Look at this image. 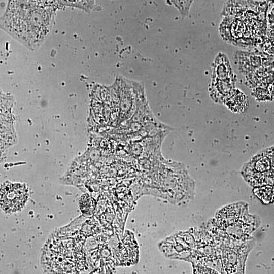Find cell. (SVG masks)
Returning a JSON list of instances; mask_svg holds the SVG:
<instances>
[{
  "label": "cell",
  "instance_id": "277c9868",
  "mask_svg": "<svg viewBox=\"0 0 274 274\" xmlns=\"http://www.w3.org/2000/svg\"><path fill=\"white\" fill-rule=\"evenodd\" d=\"M28 197V190L21 184L7 183L1 189V207L6 213L20 210Z\"/></svg>",
  "mask_w": 274,
  "mask_h": 274
},
{
  "label": "cell",
  "instance_id": "5b68a950",
  "mask_svg": "<svg viewBox=\"0 0 274 274\" xmlns=\"http://www.w3.org/2000/svg\"><path fill=\"white\" fill-rule=\"evenodd\" d=\"M226 105L234 112H242L247 106V99L244 94L238 90H234L226 98Z\"/></svg>",
  "mask_w": 274,
  "mask_h": 274
},
{
  "label": "cell",
  "instance_id": "7a4b0ae2",
  "mask_svg": "<svg viewBox=\"0 0 274 274\" xmlns=\"http://www.w3.org/2000/svg\"><path fill=\"white\" fill-rule=\"evenodd\" d=\"M241 173L253 187L274 185V146L253 157L244 165Z\"/></svg>",
  "mask_w": 274,
  "mask_h": 274
},
{
  "label": "cell",
  "instance_id": "52a82bcc",
  "mask_svg": "<svg viewBox=\"0 0 274 274\" xmlns=\"http://www.w3.org/2000/svg\"><path fill=\"white\" fill-rule=\"evenodd\" d=\"M80 207L84 213H90L95 208V201L89 194H85L81 196L80 201Z\"/></svg>",
  "mask_w": 274,
  "mask_h": 274
},
{
  "label": "cell",
  "instance_id": "ba28073f",
  "mask_svg": "<svg viewBox=\"0 0 274 274\" xmlns=\"http://www.w3.org/2000/svg\"><path fill=\"white\" fill-rule=\"evenodd\" d=\"M182 12H186L189 8L192 0H170Z\"/></svg>",
  "mask_w": 274,
  "mask_h": 274
},
{
  "label": "cell",
  "instance_id": "3957f363",
  "mask_svg": "<svg viewBox=\"0 0 274 274\" xmlns=\"http://www.w3.org/2000/svg\"><path fill=\"white\" fill-rule=\"evenodd\" d=\"M236 241L231 247L225 245L222 252V271L223 273H243L248 254L255 245L254 240Z\"/></svg>",
  "mask_w": 274,
  "mask_h": 274
},
{
  "label": "cell",
  "instance_id": "6da1fadb",
  "mask_svg": "<svg viewBox=\"0 0 274 274\" xmlns=\"http://www.w3.org/2000/svg\"><path fill=\"white\" fill-rule=\"evenodd\" d=\"M216 226L229 238L245 241L260 225V220L249 214L246 203L238 202L220 210L216 215Z\"/></svg>",
  "mask_w": 274,
  "mask_h": 274
},
{
  "label": "cell",
  "instance_id": "8992f818",
  "mask_svg": "<svg viewBox=\"0 0 274 274\" xmlns=\"http://www.w3.org/2000/svg\"><path fill=\"white\" fill-rule=\"evenodd\" d=\"M254 194L264 203L274 202V185H266L256 187L253 189Z\"/></svg>",
  "mask_w": 274,
  "mask_h": 274
}]
</instances>
